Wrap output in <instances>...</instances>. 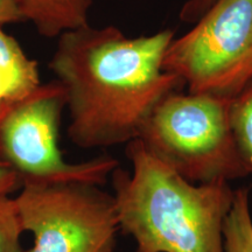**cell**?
Masks as SVG:
<instances>
[{
    "instance_id": "cell-3",
    "label": "cell",
    "mask_w": 252,
    "mask_h": 252,
    "mask_svg": "<svg viewBox=\"0 0 252 252\" xmlns=\"http://www.w3.org/2000/svg\"><path fill=\"white\" fill-rule=\"evenodd\" d=\"M229 105L230 99L223 97L175 91L158 104L138 139L191 184L247 178L230 126Z\"/></svg>"
},
{
    "instance_id": "cell-11",
    "label": "cell",
    "mask_w": 252,
    "mask_h": 252,
    "mask_svg": "<svg viewBox=\"0 0 252 252\" xmlns=\"http://www.w3.org/2000/svg\"><path fill=\"white\" fill-rule=\"evenodd\" d=\"M24 231L14 198L0 196V252H25L20 244Z\"/></svg>"
},
{
    "instance_id": "cell-13",
    "label": "cell",
    "mask_w": 252,
    "mask_h": 252,
    "mask_svg": "<svg viewBox=\"0 0 252 252\" xmlns=\"http://www.w3.org/2000/svg\"><path fill=\"white\" fill-rule=\"evenodd\" d=\"M20 187H23V181L18 173L5 160L0 159V196H8Z\"/></svg>"
},
{
    "instance_id": "cell-7",
    "label": "cell",
    "mask_w": 252,
    "mask_h": 252,
    "mask_svg": "<svg viewBox=\"0 0 252 252\" xmlns=\"http://www.w3.org/2000/svg\"><path fill=\"white\" fill-rule=\"evenodd\" d=\"M41 84L37 62L0 27V118Z\"/></svg>"
},
{
    "instance_id": "cell-1",
    "label": "cell",
    "mask_w": 252,
    "mask_h": 252,
    "mask_svg": "<svg viewBox=\"0 0 252 252\" xmlns=\"http://www.w3.org/2000/svg\"><path fill=\"white\" fill-rule=\"evenodd\" d=\"M174 37L172 30L127 37L90 25L59 36L49 68L67 93L72 144L96 149L139 137L158 104L185 87L162 67Z\"/></svg>"
},
{
    "instance_id": "cell-2",
    "label": "cell",
    "mask_w": 252,
    "mask_h": 252,
    "mask_svg": "<svg viewBox=\"0 0 252 252\" xmlns=\"http://www.w3.org/2000/svg\"><path fill=\"white\" fill-rule=\"evenodd\" d=\"M132 172H112L119 230L135 252H225L223 226L234 201L228 181L191 184L153 156L140 139L127 143Z\"/></svg>"
},
{
    "instance_id": "cell-5",
    "label": "cell",
    "mask_w": 252,
    "mask_h": 252,
    "mask_svg": "<svg viewBox=\"0 0 252 252\" xmlns=\"http://www.w3.org/2000/svg\"><path fill=\"white\" fill-rule=\"evenodd\" d=\"M14 200L24 230L34 236L26 252H115V198L99 186L24 181Z\"/></svg>"
},
{
    "instance_id": "cell-6",
    "label": "cell",
    "mask_w": 252,
    "mask_h": 252,
    "mask_svg": "<svg viewBox=\"0 0 252 252\" xmlns=\"http://www.w3.org/2000/svg\"><path fill=\"white\" fill-rule=\"evenodd\" d=\"M67 93L60 82L41 84L0 118V159L21 181L88 182L100 186L118 167L109 156L70 163L59 147L61 113Z\"/></svg>"
},
{
    "instance_id": "cell-12",
    "label": "cell",
    "mask_w": 252,
    "mask_h": 252,
    "mask_svg": "<svg viewBox=\"0 0 252 252\" xmlns=\"http://www.w3.org/2000/svg\"><path fill=\"white\" fill-rule=\"evenodd\" d=\"M219 0H187L180 12L181 21L195 24L213 7Z\"/></svg>"
},
{
    "instance_id": "cell-9",
    "label": "cell",
    "mask_w": 252,
    "mask_h": 252,
    "mask_svg": "<svg viewBox=\"0 0 252 252\" xmlns=\"http://www.w3.org/2000/svg\"><path fill=\"white\" fill-rule=\"evenodd\" d=\"M225 252H252V215L247 187L235 189L223 226Z\"/></svg>"
},
{
    "instance_id": "cell-10",
    "label": "cell",
    "mask_w": 252,
    "mask_h": 252,
    "mask_svg": "<svg viewBox=\"0 0 252 252\" xmlns=\"http://www.w3.org/2000/svg\"><path fill=\"white\" fill-rule=\"evenodd\" d=\"M229 118L242 165L252 175V81L230 99Z\"/></svg>"
},
{
    "instance_id": "cell-14",
    "label": "cell",
    "mask_w": 252,
    "mask_h": 252,
    "mask_svg": "<svg viewBox=\"0 0 252 252\" xmlns=\"http://www.w3.org/2000/svg\"><path fill=\"white\" fill-rule=\"evenodd\" d=\"M25 21L18 0H0V27Z\"/></svg>"
},
{
    "instance_id": "cell-4",
    "label": "cell",
    "mask_w": 252,
    "mask_h": 252,
    "mask_svg": "<svg viewBox=\"0 0 252 252\" xmlns=\"http://www.w3.org/2000/svg\"><path fill=\"white\" fill-rule=\"evenodd\" d=\"M162 67L189 93L234 98L252 81V0H219L173 39Z\"/></svg>"
},
{
    "instance_id": "cell-8",
    "label": "cell",
    "mask_w": 252,
    "mask_h": 252,
    "mask_svg": "<svg viewBox=\"0 0 252 252\" xmlns=\"http://www.w3.org/2000/svg\"><path fill=\"white\" fill-rule=\"evenodd\" d=\"M25 20L41 36L59 37L64 32L89 25L91 0H18Z\"/></svg>"
}]
</instances>
